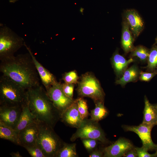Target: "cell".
Instances as JSON below:
<instances>
[{
    "label": "cell",
    "instance_id": "cell-1",
    "mask_svg": "<svg viewBox=\"0 0 157 157\" xmlns=\"http://www.w3.org/2000/svg\"><path fill=\"white\" fill-rule=\"evenodd\" d=\"M0 72L26 90L40 85V77L29 52L1 61Z\"/></svg>",
    "mask_w": 157,
    "mask_h": 157
},
{
    "label": "cell",
    "instance_id": "cell-2",
    "mask_svg": "<svg viewBox=\"0 0 157 157\" xmlns=\"http://www.w3.org/2000/svg\"><path fill=\"white\" fill-rule=\"evenodd\" d=\"M28 107L36 120L54 128L61 114L41 85L27 90Z\"/></svg>",
    "mask_w": 157,
    "mask_h": 157
},
{
    "label": "cell",
    "instance_id": "cell-3",
    "mask_svg": "<svg viewBox=\"0 0 157 157\" xmlns=\"http://www.w3.org/2000/svg\"><path fill=\"white\" fill-rule=\"evenodd\" d=\"M27 101V90L2 74L0 77V105L22 106Z\"/></svg>",
    "mask_w": 157,
    "mask_h": 157
},
{
    "label": "cell",
    "instance_id": "cell-4",
    "mask_svg": "<svg viewBox=\"0 0 157 157\" xmlns=\"http://www.w3.org/2000/svg\"><path fill=\"white\" fill-rule=\"evenodd\" d=\"M39 133L36 143L46 157H56L65 142L55 132L53 128L38 122Z\"/></svg>",
    "mask_w": 157,
    "mask_h": 157
},
{
    "label": "cell",
    "instance_id": "cell-5",
    "mask_svg": "<svg viewBox=\"0 0 157 157\" xmlns=\"http://www.w3.org/2000/svg\"><path fill=\"white\" fill-rule=\"evenodd\" d=\"M23 39L8 27L0 29V60L14 56L15 53L24 45Z\"/></svg>",
    "mask_w": 157,
    "mask_h": 157
},
{
    "label": "cell",
    "instance_id": "cell-6",
    "mask_svg": "<svg viewBox=\"0 0 157 157\" xmlns=\"http://www.w3.org/2000/svg\"><path fill=\"white\" fill-rule=\"evenodd\" d=\"M77 91L80 97L90 98L94 102H104V93L99 81L92 74L87 73L82 75Z\"/></svg>",
    "mask_w": 157,
    "mask_h": 157
},
{
    "label": "cell",
    "instance_id": "cell-7",
    "mask_svg": "<svg viewBox=\"0 0 157 157\" xmlns=\"http://www.w3.org/2000/svg\"><path fill=\"white\" fill-rule=\"evenodd\" d=\"M78 138L94 139L103 144L109 142L98 122L90 118L83 120L80 126L71 136L70 140L74 142Z\"/></svg>",
    "mask_w": 157,
    "mask_h": 157
},
{
    "label": "cell",
    "instance_id": "cell-8",
    "mask_svg": "<svg viewBox=\"0 0 157 157\" xmlns=\"http://www.w3.org/2000/svg\"><path fill=\"white\" fill-rule=\"evenodd\" d=\"M45 90L53 105L61 114L74 100L65 94L62 89V84L58 82Z\"/></svg>",
    "mask_w": 157,
    "mask_h": 157
},
{
    "label": "cell",
    "instance_id": "cell-9",
    "mask_svg": "<svg viewBox=\"0 0 157 157\" xmlns=\"http://www.w3.org/2000/svg\"><path fill=\"white\" fill-rule=\"evenodd\" d=\"M154 126L142 123L138 126H123L125 131L134 132L138 135L142 142V147L148 150H152L157 149V145L154 143L151 136V129Z\"/></svg>",
    "mask_w": 157,
    "mask_h": 157
},
{
    "label": "cell",
    "instance_id": "cell-10",
    "mask_svg": "<svg viewBox=\"0 0 157 157\" xmlns=\"http://www.w3.org/2000/svg\"><path fill=\"white\" fill-rule=\"evenodd\" d=\"M22 110V106L0 105V122L14 129Z\"/></svg>",
    "mask_w": 157,
    "mask_h": 157
},
{
    "label": "cell",
    "instance_id": "cell-11",
    "mask_svg": "<svg viewBox=\"0 0 157 157\" xmlns=\"http://www.w3.org/2000/svg\"><path fill=\"white\" fill-rule=\"evenodd\" d=\"M133 148V144L129 141L123 138H120L113 144L103 149V157H122Z\"/></svg>",
    "mask_w": 157,
    "mask_h": 157
},
{
    "label": "cell",
    "instance_id": "cell-12",
    "mask_svg": "<svg viewBox=\"0 0 157 157\" xmlns=\"http://www.w3.org/2000/svg\"><path fill=\"white\" fill-rule=\"evenodd\" d=\"M83 120L78 111L76 100L61 114L60 118L66 125L76 129L80 126Z\"/></svg>",
    "mask_w": 157,
    "mask_h": 157
},
{
    "label": "cell",
    "instance_id": "cell-13",
    "mask_svg": "<svg viewBox=\"0 0 157 157\" xmlns=\"http://www.w3.org/2000/svg\"><path fill=\"white\" fill-rule=\"evenodd\" d=\"M39 133L37 121L28 125L19 133V145L24 147L37 144Z\"/></svg>",
    "mask_w": 157,
    "mask_h": 157
},
{
    "label": "cell",
    "instance_id": "cell-14",
    "mask_svg": "<svg viewBox=\"0 0 157 157\" xmlns=\"http://www.w3.org/2000/svg\"><path fill=\"white\" fill-rule=\"evenodd\" d=\"M24 45L32 58L42 84L45 90L47 89L57 82L55 77L38 61L30 48L25 43Z\"/></svg>",
    "mask_w": 157,
    "mask_h": 157
},
{
    "label": "cell",
    "instance_id": "cell-15",
    "mask_svg": "<svg viewBox=\"0 0 157 157\" xmlns=\"http://www.w3.org/2000/svg\"><path fill=\"white\" fill-rule=\"evenodd\" d=\"M124 16L134 37H137L144 28V23L142 18L138 12L133 9L126 10L124 13Z\"/></svg>",
    "mask_w": 157,
    "mask_h": 157
},
{
    "label": "cell",
    "instance_id": "cell-16",
    "mask_svg": "<svg viewBox=\"0 0 157 157\" xmlns=\"http://www.w3.org/2000/svg\"><path fill=\"white\" fill-rule=\"evenodd\" d=\"M134 60L131 58L128 60L120 55L118 50L113 53L111 58L112 67L117 76L120 78L123 74L129 64Z\"/></svg>",
    "mask_w": 157,
    "mask_h": 157
},
{
    "label": "cell",
    "instance_id": "cell-17",
    "mask_svg": "<svg viewBox=\"0 0 157 157\" xmlns=\"http://www.w3.org/2000/svg\"><path fill=\"white\" fill-rule=\"evenodd\" d=\"M37 120L31 112L28 102L22 106V110L15 130L18 134L19 132L29 125Z\"/></svg>",
    "mask_w": 157,
    "mask_h": 157
},
{
    "label": "cell",
    "instance_id": "cell-18",
    "mask_svg": "<svg viewBox=\"0 0 157 157\" xmlns=\"http://www.w3.org/2000/svg\"><path fill=\"white\" fill-rule=\"evenodd\" d=\"M134 39L130 30L129 26L125 20L122 23L121 44L123 50L126 53L131 52L134 49Z\"/></svg>",
    "mask_w": 157,
    "mask_h": 157
},
{
    "label": "cell",
    "instance_id": "cell-19",
    "mask_svg": "<svg viewBox=\"0 0 157 157\" xmlns=\"http://www.w3.org/2000/svg\"><path fill=\"white\" fill-rule=\"evenodd\" d=\"M140 72L137 66L133 65L126 69L122 76L116 81L115 83L124 86L127 83L137 81L139 78Z\"/></svg>",
    "mask_w": 157,
    "mask_h": 157
},
{
    "label": "cell",
    "instance_id": "cell-20",
    "mask_svg": "<svg viewBox=\"0 0 157 157\" xmlns=\"http://www.w3.org/2000/svg\"><path fill=\"white\" fill-rule=\"evenodd\" d=\"M142 123L153 125H157V113L154 106L151 104L146 97Z\"/></svg>",
    "mask_w": 157,
    "mask_h": 157
},
{
    "label": "cell",
    "instance_id": "cell-21",
    "mask_svg": "<svg viewBox=\"0 0 157 157\" xmlns=\"http://www.w3.org/2000/svg\"><path fill=\"white\" fill-rule=\"evenodd\" d=\"M0 138L19 145V135L15 129L0 122Z\"/></svg>",
    "mask_w": 157,
    "mask_h": 157
},
{
    "label": "cell",
    "instance_id": "cell-22",
    "mask_svg": "<svg viewBox=\"0 0 157 157\" xmlns=\"http://www.w3.org/2000/svg\"><path fill=\"white\" fill-rule=\"evenodd\" d=\"M95 108L91 111L90 119L99 122L105 118L108 115V111L104 105V102L97 101L94 102Z\"/></svg>",
    "mask_w": 157,
    "mask_h": 157
},
{
    "label": "cell",
    "instance_id": "cell-23",
    "mask_svg": "<svg viewBox=\"0 0 157 157\" xmlns=\"http://www.w3.org/2000/svg\"><path fill=\"white\" fill-rule=\"evenodd\" d=\"M76 144L65 143L58 152L56 157H77Z\"/></svg>",
    "mask_w": 157,
    "mask_h": 157
},
{
    "label": "cell",
    "instance_id": "cell-24",
    "mask_svg": "<svg viewBox=\"0 0 157 157\" xmlns=\"http://www.w3.org/2000/svg\"><path fill=\"white\" fill-rule=\"evenodd\" d=\"M149 51L145 47L139 45L135 47L131 52V57H137L142 62H145L147 60Z\"/></svg>",
    "mask_w": 157,
    "mask_h": 157
},
{
    "label": "cell",
    "instance_id": "cell-25",
    "mask_svg": "<svg viewBox=\"0 0 157 157\" xmlns=\"http://www.w3.org/2000/svg\"><path fill=\"white\" fill-rule=\"evenodd\" d=\"M147 61L146 68L149 71H154L157 67V46L153 47L149 51Z\"/></svg>",
    "mask_w": 157,
    "mask_h": 157
},
{
    "label": "cell",
    "instance_id": "cell-26",
    "mask_svg": "<svg viewBox=\"0 0 157 157\" xmlns=\"http://www.w3.org/2000/svg\"><path fill=\"white\" fill-rule=\"evenodd\" d=\"M78 111L83 119L87 118L89 115L86 101L83 97H80L76 99Z\"/></svg>",
    "mask_w": 157,
    "mask_h": 157
},
{
    "label": "cell",
    "instance_id": "cell-27",
    "mask_svg": "<svg viewBox=\"0 0 157 157\" xmlns=\"http://www.w3.org/2000/svg\"><path fill=\"white\" fill-rule=\"evenodd\" d=\"M32 157H46L41 149L36 144L24 147Z\"/></svg>",
    "mask_w": 157,
    "mask_h": 157
},
{
    "label": "cell",
    "instance_id": "cell-28",
    "mask_svg": "<svg viewBox=\"0 0 157 157\" xmlns=\"http://www.w3.org/2000/svg\"><path fill=\"white\" fill-rule=\"evenodd\" d=\"M62 78L65 83L74 84L78 82L79 77L76 72L73 71L65 73Z\"/></svg>",
    "mask_w": 157,
    "mask_h": 157
},
{
    "label": "cell",
    "instance_id": "cell-29",
    "mask_svg": "<svg viewBox=\"0 0 157 157\" xmlns=\"http://www.w3.org/2000/svg\"><path fill=\"white\" fill-rule=\"evenodd\" d=\"M85 148L90 153L97 149L99 142L95 139L90 138L81 139Z\"/></svg>",
    "mask_w": 157,
    "mask_h": 157
},
{
    "label": "cell",
    "instance_id": "cell-30",
    "mask_svg": "<svg viewBox=\"0 0 157 157\" xmlns=\"http://www.w3.org/2000/svg\"><path fill=\"white\" fill-rule=\"evenodd\" d=\"M62 85L63 90L65 94L69 98L73 99L74 88V84L65 83Z\"/></svg>",
    "mask_w": 157,
    "mask_h": 157
},
{
    "label": "cell",
    "instance_id": "cell-31",
    "mask_svg": "<svg viewBox=\"0 0 157 157\" xmlns=\"http://www.w3.org/2000/svg\"><path fill=\"white\" fill-rule=\"evenodd\" d=\"M135 148L138 157H154L157 156V154L156 152L153 154H149L147 152L148 150L142 146L141 147H135Z\"/></svg>",
    "mask_w": 157,
    "mask_h": 157
},
{
    "label": "cell",
    "instance_id": "cell-32",
    "mask_svg": "<svg viewBox=\"0 0 157 157\" xmlns=\"http://www.w3.org/2000/svg\"><path fill=\"white\" fill-rule=\"evenodd\" d=\"M157 73V71L151 72H140L139 79L142 81H150Z\"/></svg>",
    "mask_w": 157,
    "mask_h": 157
},
{
    "label": "cell",
    "instance_id": "cell-33",
    "mask_svg": "<svg viewBox=\"0 0 157 157\" xmlns=\"http://www.w3.org/2000/svg\"><path fill=\"white\" fill-rule=\"evenodd\" d=\"M103 156V149L101 150L96 149L90 152L89 155L90 157H102Z\"/></svg>",
    "mask_w": 157,
    "mask_h": 157
},
{
    "label": "cell",
    "instance_id": "cell-34",
    "mask_svg": "<svg viewBox=\"0 0 157 157\" xmlns=\"http://www.w3.org/2000/svg\"><path fill=\"white\" fill-rule=\"evenodd\" d=\"M125 157H138L136 152L135 148H133L128 151L123 156Z\"/></svg>",
    "mask_w": 157,
    "mask_h": 157
},
{
    "label": "cell",
    "instance_id": "cell-35",
    "mask_svg": "<svg viewBox=\"0 0 157 157\" xmlns=\"http://www.w3.org/2000/svg\"><path fill=\"white\" fill-rule=\"evenodd\" d=\"M10 155L13 157H22V156L19 152H12L10 154Z\"/></svg>",
    "mask_w": 157,
    "mask_h": 157
},
{
    "label": "cell",
    "instance_id": "cell-36",
    "mask_svg": "<svg viewBox=\"0 0 157 157\" xmlns=\"http://www.w3.org/2000/svg\"><path fill=\"white\" fill-rule=\"evenodd\" d=\"M157 113V105H154Z\"/></svg>",
    "mask_w": 157,
    "mask_h": 157
},
{
    "label": "cell",
    "instance_id": "cell-37",
    "mask_svg": "<svg viewBox=\"0 0 157 157\" xmlns=\"http://www.w3.org/2000/svg\"><path fill=\"white\" fill-rule=\"evenodd\" d=\"M155 41H156V43L157 44V36L156 37V38Z\"/></svg>",
    "mask_w": 157,
    "mask_h": 157
},
{
    "label": "cell",
    "instance_id": "cell-38",
    "mask_svg": "<svg viewBox=\"0 0 157 157\" xmlns=\"http://www.w3.org/2000/svg\"><path fill=\"white\" fill-rule=\"evenodd\" d=\"M157 151H156V154H157Z\"/></svg>",
    "mask_w": 157,
    "mask_h": 157
}]
</instances>
